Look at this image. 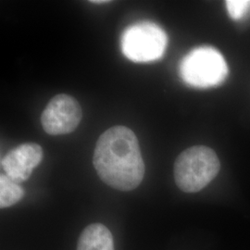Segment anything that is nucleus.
<instances>
[{"instance_id":"0eeeda50","label":"nucleus","mask_w":250,"mask_h":250,"mask_svg":"<svg viewBox=\"0 0 250 250\" xmlns=\"http://www.w3.org/2000/svg\"><path fill=\"white\" fill-rule=\"evenodd\" d=\"M77 250H114L112 233L103 224H90L80 234Z\"/></svg>"},{"instance_id":"1a4fd4ad","label":"nucleus","mask_w":250,"mask_h":250,"mask_svg":"<svg viewBox=\"0 0 250 250\" xmlns=\"http://www.w3.org/2000/svg\"><path fill=\"white\" fill-rule=\"evenodd\" d=\"M226 8L229 15L233 20L243 18L250 9L249 0H229L226 2Z\"/></svg>"},{"instance_id":"20e7f679","label":"nucleus","mask_w":250,"mask_h":250,"mask_svg":"<svg viewBox=\"0 0 250 250\" xmlns=\"http://www.w3.org/2000/svg\"><path fill=\"white\" fill-rule=\"evenodd\" d=\"M167 44L166 33L150 21L129 26L122 36V51L134 62H151L161 59Z\"/></svg>"},{"instance_id":"f257e3e1","label":"nucleus","mask_w":250,"mask_h":250,"mask_svg":"<svg viewBox=\"0 0 250 250\" xmlns=\"http://www.w3.org/2000/svg\"><path fill=\"white\" fill-rule=\"evenodd\" d=\"M93 163L106 185L120 191H132L142 183L145 163L134 132L114 126L99 136Z\"/></svg>"},{"instance_id":"39448f33","label":"nucleus","mask_w":250,"mask_h":250,"mask_svg":"<svg viewBox=\"0 0 250 250\" xmlns=\"http://www.w3.org/2000/svg\"><path fill=\"white\" fill-rule=\"evenodd\" d=\"M83 111L79 102L69 95L54 97L45 107L41 124L45 133L51 135L70 134L80 124Z\"/></svg>"},{"instance_id":"f03ea898","label":"nucleus","mask_w":250,"mask_h":250,"mask_svg":"<svg viewBox=\"0 0 250 250\" xmlns=\"http://www.w3.org/2000/svg\"><path fill=\"white\" fill-rule=\"evenodd\" d=\"M221 163L214 150L195 146L182 152L174 163L175 183L183 192L196 193L217 176Z\"/></svg>"},{"instance_id":"9d476101","label":"nucleus","mask_w":250,"mask_h":250,"mask_svg":"<svg viewBox=\"0 0 250 250\" xmlns=\"http://www.w3.org/2000/svg\"><path fill=\"white\" fill-rule=\"evenodd\" d=\"M91 3H94V4H102V3H108L109 1L107 0H93V1H90Z\"/></svg>"},{"instance_id":"6e6552de","label":"nucleus","mask_w":250,"mask_h":250,"mask_svg":"<svg viewBox=\"0 0 250 250\" xmlns=\"http://www.w3.org/2000/svg\"><path fill=\"white\" fill-rule=\"evenodd\" d=\"M24 197V190L6 174L0 175V207L6 208L15 205Z\"/></svg>"},{"instance_id":"423d86ee","label":"nucleus","mask_w":250,"mask_h":250,"mask_svg":"<svg viewBox=\"0 0 250 250\" xmlns=\"http://www.w3.org/2000/svg\"><path fill=\"white\" fill-rule=\"evenodd\" d=\"M43 160V148L36 143L21 144L1 160L5 174L17 184L25 182Z\"/></svg>"},{"instance_id":"7ed1b4c3","label":"nucleus","mask_w":250,"mask_h":250,"mask_svg":"<svg viewBox=\"0 0 250 250\" xmlns=\"http://www.w3.org/2000/svg\"><path fill=\"white\" fill-rule=\"evenodd\" d=\"M180 74L190 86L208 88L222 83L228 75V66L223 55L209 46L193 49L180 64Z\"/></svg>"}]
</instances>
